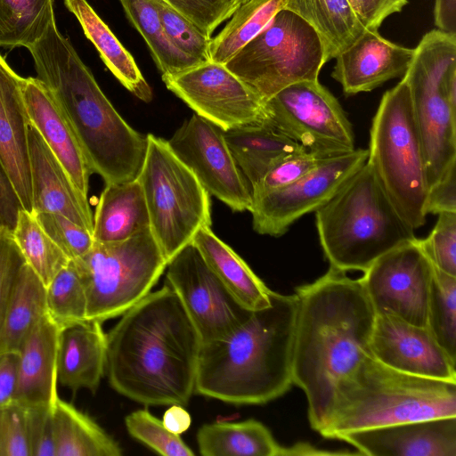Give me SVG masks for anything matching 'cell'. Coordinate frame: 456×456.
<instances>
[{
  "instance_id": "6da1fadb",
  "label": "cell",
  "mask_w": 456,
  "mask_h": 456,
  "mask_svg": "<svg viewBox=\"0 0 456 456\" xmlns=\"http://www.w3.org/2000/svg\"><path fill=\"white\" fill-rule=\"evenodd\" d=\"M295 294L292 383L304 391L309 423L320 432L338 384L370 354L376 314L361 280L332 267Z\"/></svg>"
},
{
  "instance_id": "7a4b0ae2",
  "label": "cell",
  "mask_w": 456,
  "mask_h": 456,
  "mask_svg": "<svg viewBox=\"0 0 456 456\" xmlns=\"http://www.w3.org/2000/svg\"><path fill=\"white\" fill-rule=\"evenodd\" d=\"M200 337L166 282L121 315L107 334L110 387L144 405H186L194 394Z\"/></svg>"
},
{
  "instance_id": "3957f363",
  "label": "cell",
  "mask_w": 456,
  "mask_h": 456,
  "mask_svg": "<svg viewBox=\"0 0 456 456\" xmlns=\"http://www.w3.org/2000/svg\"><path fill=\"white\" fill-rule=\"evenodd\" d=\"M37 78L69 122L93 174L105 183L136 179L147 134L130 126L100 88L90 69L57 28L53 16L43 36L26 46Z\"/></svg>"
},
{
  "instance_id": "277c9868",
  "label": "cell",
  "mask_w": 456,
  "mask_h": 456,
  "mask_svg": "<svg viewBox=\"0 0 456 456\" xmlns=\"http://www.w3.org/2000/svg\"><path fill=\"white\" fill-rule=\"evenodd\" d=\"M296 294L271 290L270 305L253 310L225 338L201 345L194 393L232 404H265L292 383Z\"/></svg>"
},
{
  "instance_id": "5b68a950",
  "label": "cell",
  "mask_w": 456,
  "mask_h": 456,
  "mask_svg": "<svg viewBox=\"0 0 456 456\" xmlns=\"http://www.w3.org/2000/svg\"><path fill=\"white\" fill-rule=\"evenodd\" d=\"M456 417V381L399 371L366 355L338 384L325 438L403 422Z\"/></svg>"
},
{
  "instance_id": "8992f818",
  "label": "cell",
  "mask_w": 456,
  "mask_h": 456,
  "mask_svg": "<svg viewBox=\"0 0 456 456\" xmlns=\"http://www.w3.org/2000/svg\"><path fill=\"white\" fill-rule=\"evenodd\" d=\"M319 241L330 267L364 272L379 256L416 238L367 161L315 211Z\"/></svg>"
},
{
  "instance_id": "52a82bcc",
  "label": "cell",
  "mask_w": 456,
  "mask_h": 456,
  "mask_svg": "<svg viewBox=\"0 0 456 456\" xmlns=\"http://www.w3.org/2000/svg\"><path fill=\"white\" fill-rule=\"evenodd\" d=\"M367 163L405 223L426 222L428 193L424 150L404 79L382 96L370 131Z\"/></svg>"
},
{
  "instance_id": "ba28073f",
  "label": "cell",
  "mask_w": 456,
  "mask_h": 456,
  "mask_svg": "<svg viewBox=\"0 0 456 456\" xmlns=\"http://www.w3.org/2000/svg\"><path fill=\"white\" fill-rule=\"evenodd\" d=\"M403 79L424 150L429 190L456 164V34L426 33Z\"/></svg>"
},
{
  "instance_id": "9c48e42d",
  "label": "cell",
  "mask_w": 456,
  "mask_h": 456,
  "mask_svg": "<svg viewBox=\"0 0 456 456\" xmlns=\"http://www.w3.org/2000/svg\"><path fill=\"white\" fill-rule=\"evenodd\" d=\"M147 206L150 230L168 263L211 227V200L194 174L175 155L167 141L147 134V150L137 177Z\"/></svg>"
},
{
  "instance_id": "30bf717a",
  "label": "cell",
  "mask_w": 456,
  "mask_h": 456,
  "mask_svg": "<svg viewBox=\"0 0 456 456\" xmlns=\"http://www.w3.org/2000/svg\"><path fill=\"white\" fill-rule=\"evenodd\" d=\"M84 284L89 320L121 316L147 296L167 262L150 228L125 240L94 242L73 260Z\"/></svg>"
},
{
  "instance_id": "8fae6325",
  "label": "cell",
  "mask_w": 456,
  "mask_h": 456,
  "mask_svg": "<svg viewBox=\"0 0 456 456\" xmlns=\"http://www.w3.org/2000/svg\"><path fill=\"white\" fill-rule=\"evenodd\" d=\"M327 61L315 30L283 8L224 65L266 101L294 83L318 80Z\"/></svg>"
},
{
  "instance_id": "7c38bea8",
  "label": "cell",
  "mask_w": 456,
  "mask_h": 456,
  "mask_svg": "<svg viewBox=\"0 0 456 456\" xmlns=\"http://www.w3.org/2000/svg\"><path fill=\"white\" fill-rule=\"evenodd\" d=\"M265 105L269 123L309 151L332 157L355 149L346 114L318 80L289 85L266 100Z\"/></svg>"
},
{
  "instance_id": "4fadbf2b",
  "label": "cell",
  "mask_w": 456,
  "mask_h": 456,
  "mask_svg": "<svg viewBox=\"0 0 456 456\" xmlns=\"http://www.w3.org/2000/svg\"><path fill=\"white\" fill-rule=\"evenodd\" d=\"M162 80L195 114L223 131L269 123L265 101L224 64L201 63Z\"/></svg>"
},
{
  "instance_id": "5bb4252c",
  "label": "cell",
  "mask_w": 456,
  "mask_h": 456,
  "mask_svg": "<svg viewBox=\"0 0 456 456\" xmlns=\"http://www.w3.org/2000/svg\"><path fill=\"white\" fill-rule=\"evenodd\" d=\"M166 282L178 296L202 344L222 339L250 314L191 242L167 265Z\"/></svg>"
},
{
  "instance_id": "9a60e30c",
  "label": "cell",
  "mask_w": 456,
  "mask_h": 456,
  "mask_svg": "<svg viewBox=\"0 0 456 456\" xmlns=\"http://www.w3.org/2000/svg\"><path fill=\"white\" fill-rule=\"evenodd\" d=\"M367 159L368 150L356 148L330 157L292 183L253 199L249 212L254 231L283 235L300 217L325 205Z\"/></svg>"
},
{
  "instance_id": "2e32d148",
  "label": "cell",
  "mask_w": 456,
  "mask_h": 456,
  "mask_svg": "<svg viewBox=\"0 0 456 456\" xmlns=\"http://www.w3.org/2000/svg\"><path fill=\"white\" fill-rule=\"evenodd\" d=\"M363 273L360 280L376 315L427 326L433 265L418 238L385 253Z\"/></svg>"
},
{
  "instance_id": "e0dca14e",
  "label": "cell",
  "mask_w": 456,
  "mask_h": 456,
  "mask_svg": "<svg viewBox=\"0 0 456 456\" xmlns=\"http://www.w3.org/2000/svg\"><path fill=\"white\" fill-rule=\"evenodd\" d=\"M167 143L209 195L233 211L250 210L251 186L239 168L221 128L194 114Z\"/></svg>"
},
{
  "instance_id": "ac0fdd59",
  "label": "cell",
  "mask_w": 456,
  "mask_h": 456,
  "mask_svg": "<svg viewBox=\"0 0 456 456\" xmlns=\"http://www.w3.org/2000/svg\"><path fill=\"white\" fill-rule=\"evenodd\" d=\"M370 354L402 372L456 381V362L439 346L427 327L390 314L376 315Z\"/></svg>"
},
{
  "instance_id": "d6986e66",
  "label": "cell",
  "mask_w": 456,
  "mask_h": 456,
  "mask_svg": "<svg viewBox=\"0 0 456 456\" xmlns=\"http://www.w3.org/2000/svg\"><path fill=\"white\" fill-rule=\"evenodd\" d=\"M362 455L456 456V417L435 418L339 436Z\"/></svg>"
},
{
  "instance_id": "ffe728a7",
  "label": "cell",
  "mask_w": 456,
  "mask_h": 456,
  "mask_svg": "<svg viewBox=\"0 0 456 456\" xmlns=\"http://www.w3.org/2000/svg\"><path fill=\"white\" fill-rule=\"evenodd\" d=\"M414 48L384 38L379 30L365 29L346 49L336 56L331 77L346 95L370 92L406 72Z\"/></svg>"
},
{
  "instance_id": "44dd1931",
  "label": "cell",
  "mask_w": 456,
  "mask_h": 456,
  "mask_svg": "<svg viewBox=\"0 0 456 456\" xmlns=\"http://www.w3.org/2000/svg\"><path fill=\"white\" fill-rule=\"evenodd\" d=\"M24 77L0 54V161L24 210L34 215L28 152V125L23 94Z\"/></svg>"
},
{
  "instance_id": "7402d4cb",
  "label": "cell",
  "mask_w": 456,
  "mask_h": 456,
  "mask_svg": "<svg viewBox=\"0 0 456 456\" xmlns=\"http://www.w3.org/2000/svg\"><path fill=\"white\" fill-rule=\"evenodd\" d=\"M28 152L34 215L40 212L60 214L93 233L94 216L87 197L76 188L30 121Z\"/></svg>"
},
{
  "instance_id": "603a6c76",
  "label": "cell",
  "mask_w": 456,
  "mask_h": 456,
  "mask_svg": "<svg viewBox=\"0 0 456 456\" xmlns=\"http://www.w3.org/2000/svg\"><path fill=\"white\" fill-rule=\"evenodd\" d=\"M60 328L45 314L33 327L19 351L14 401L25 407L53 410L59 398L58 349Z\"/></svg>"
},
{
  "instance_id": "cb8c5ba5",
  "label": "cell",
  "mask_w": 456,
  "mask_h": 456,
  "mask_svg": "<svg viewBox=\"0 0 456 456\" xmlns=\"http://www.w3.org/2000/svg\"><path fill=\"white\" fill-rule=\"evenodd\" d=\"M22 94L30 123L61 162L76 188L87 197L93 173L69 122L37 77L24 78Z\"/></svg>"
},
{
  "instance_id": "d4e9b609",
  "label": "cell",
  "mask_w": 456,
  "mask_h": 456,
  "mask_svg": "<svg viewBox=\"0 0 456 456\" xmlns=\"http://www.w3.org/2000/svg\"><path fill=\"white\" fill-rule=\"evenodd\" d=\"M101 322L86 319L61 330L58 349V381L73 391L94 393L106 372L107 334Z\"/></svg>"
},
{
  "instance_id": "484cf974",
  "label": "cell",
  "mask_w": 456,
  "mask_h": 456,
  "mask_svg": "<svg viewBox=\"0 0 456 456\" xmlns=\"http://www.w3.org/2000/svg\"><path fill=\"white\" fill-rule=\"evenodd\" d=\"M149 228L147 206L138 179L105 183L94 216V240L121 241Z\"/></svg>"
},
{
  "instance_id": "4316f807",
  "label": "cell",
  "mask_w": 456,
  "mask_h": 456,
  "mask_svg": "<svg viewBox=\"0 0 456 456\" xmlns=\"http://www.w3.org/2000/svg\"><path fill=\"white\" fill-rule=\"evenodd\" d=\"M192 243L232 296L247 309L258 310L270 305L271 289L248 264L211 227L200 229Z\"/></svg>"
},
{
  "instance_id": "83f0119b",
  "label": "cell",
  "mask_w": 456,
  "mask_h": 456,
  "mask_svg": "<svg viewBox=\"0 0 456 456\" xmlns=\"http://www.w3.org/2000/svg\"><path fill=\"white\" fill-rule=\"evenodd\" d=\"M224 136L251 187L283 158L306 150L268 122L224 131Z\"/></svg>"
},
{
  "instance_id": "f1b7e54d",
  "label": "cell",
  "mask_w": 456,
  "mask_h": 456,
  "mask_svg": "<svg viewBox=\"0 0 456 456\" xmlns=\"http://www.w3.org/2000/svg\"><path fill=\"white\" fill-rule=\"evenodd\" d=\"M67 9L77 18L86 37L115 77L134 96L151 102L152 89L142 76L132 54L122 45L87 0H64Z\"/></svg>"
},
{
  "instance_id": "f546056e",
  "label": "cell",
  "mask_w": 456,
  "mask_h": 456,
  "mask_svg": "<svg viewBox=\"0 0 456 456\" xmlns=\"http://www.w3.org/2000/svg\"><path fill=\"white\" fill-rule=\"evenodd\" d=\"M283 8L296 13L315 30L328 61L365 30L348 0H283Z\"/></svg>"
},
{
  "instance_id": "4dcf8cb0",
  "label": "cell",
  "mask_w": 456,
  "mask_h": 456,
  "mask_svg": "<svg viewBox=\"0 0 456 456\" xmlns=\"http://www.w3.org/2000/svg\"><path fill=\"white\" fill-rule=\"evenodd\" d=\"M196 439L203 456H282L283 447L255 419L205 424Z\"/></svg>"
},
{
  "instance_id": "1f68e13d",
  "label": "cell",
  "mask_w": 456,
  "mask_h": 456,
  "mask_svg": "<svg viewBox=\"0 0 456 456\" xmlns=\"http://www.w3.org/2000/svg\"><path fill=\"white\" fill-rule=\"evenodd\" d=\"M56 456H120L119 444L88 415L58 398L53 411Z\"/></svg>"
},
{
  "instance_id": "d6a6232c",
  "label": "cell",
  "mask_w": 456,
  "mask_h": 456,
  "mask_svg": "<svg viewBox=\"0 0 456 456\" xmlns=\"http://www.w3.org/2000/svg\"><path fill=\"white\" fill-rule=\"evenodd\" d=\"M45 292L44 283L25 263L0 326V356L19 353L33 327L46 314Z\"/></svg>"
},
{
  "instance_id": "836d02e7",
  "label": "cell",
  "mask_w": 456,
  "mask_h": 456,
  "mask_svg": "<svg viewBox=\"0 0 456 456\" xmlns=\"http://www.w3.org/2000/svg\"><path fill=\"white\" fill-rule=\"evenodd\" d=\"M129 21L142 35L161 77L201 64L179 51L167 37L153 0H119Z\"/></svg>"
},
{
  "instance_id": "e575fe53",
  "label": "cell",
  "mask_w": 456,
  "mask_h": 456,
  "mask_svg": "<svg viewBox=\"0 0 456 456\" xmlns=\"http://www.w3.org/2000/svg\"><path fill=\"white\" fill-rule=\"evenodd\" d=\"M281 9L283 0H248L242 4L217 36L211 38L210 61L225 64Z\"/></svg>"
},
{
  "instance_id": "d590c367",
  "label": "cell",
  "mask_w": 456,
  "mask_h": 456,
  "mask_svg": "<svg viewBox=\"0 0 456 456\" xmlns=\"http://www.w3.org/2000/svg\"><path fill=\"white\" fill-rule=\"evenodd\" d=\"M26 264L45 288L70 259L50 238L35 215L21 208L12 234Z\"/></svg>"
},
{
  "instance_id": "8d00e7d4",
  "label": "cell",
  "mask_w": 456,
  "mask_h": 456,
  "mask_svg": "<svg viewBox=\"0 0 456 456\" xmlns=\"http://www.w3.org/2000/svg\"><path fill=\"white\" fill-rule=\"evenodd\" d=\"M426 327L456 362V277L434 266Z\"/></svg>"
},
{
  "instance_id": "74e56055",
  "label": "cell",
  "mask_w": 456,
  "mask_h": 456,
  "mask_svg": "<svg viewBox=\"0 0 456 456\" xmlns=\"http://www.w3.org/2000/svg\"><path fill=\"white\" fill-rule=\"evenodd\" d=\"M46 314L60 328L86 320V289L73 260H70L46 287Z\"/></svg>"
},
{
  "instance_id": "f35d334b",
  "label": "cell",
  "mask_w": 456,
  "mask_h": 456,
  "mask_svg": "<svg viewBox=\"0 0 456 456\" xmlns=\"http://www.w3.org/2000/svg\"><path fill=\"white\" fill-rule=\"evenodd\" d=\"M129 435L148 448L164 456H193V451L183 439L171 433L162 420L146 409L132 411L125 418Z\"/></svg>"
},
{
  "instance_id": "ab89813d",
  "label": "cell",
  "mask_w": 456,
  "mask_h": 456,
  "mask_svg": "<svg viewBox=\"0 0 456 456\" xmlns=\"http://www.w3.org/2000/svg\"><path fill=\"white\" fill-rule=\"evenodd\" d=\"M169 41L200 63L210 61L211 38L163 0H153Z\"/></svg>"
},
{
  "instance_id": "60d3db41",
  "label": "cell",
  "mask_w": 456,
  "mask_h": 456,
  "mask_svg": "<svg viewBox=\"0 0 456 456\" xmlns=\"http://www.w3.org/2000/svg\"><path fill=\"white\" fill-rule=\"evenodd\" d=\"M11 16L12 46L38 40L54 16L53 0H4Z\"/></svg>"
},
{
  "instance_id": "b9f144b4",
  "label": "cell",
  "mask_w": 456,
  "mask_h": 456,
  "mask_svg": "<svg viewBox=\"0 0 456 456\" xmlns=\"http://www.w3.org/2000/svg\"><path fill=\"white\" fill-rule=\"evenodd\" d=\"M419 243L434 267L456 277V213L438 214L430 234Z\"/></svg>"
},
{
  "instance_id": "7bdbcfd3",
  "label": "cell",
  "mask_w": 456,
  "mask_h": 456,
  "mask_svg": "<svg viewBox=\"0 0 456 456\" xmlns=\"http://www.w3.org/2000/svg\"><path fill=\"white\" fill-rule=\"evenodd\" d=\"M328 158L307 150L286 156L251 187L252 199L292 183Z\"/></svg>"
},
{
  "instance_id": "ee69618b",
  "label": "cell",
  "mask_w": 456,
  "mask_h": 456,
  "mask_svg": "<svg viewBox=\"0 0 456 456\" xmlns=\"http://www.w3.org/2000/svg\"><path fill=\"white\" fill-rule=\"evenodd\" d=\"M35 216L44 231L70 260L81 257L94 245L91 232L62 215L40 212L35 214Z\"/></svg>"
},
{
  "instance_id": "f6af8a7d",
  "label": "cell",
  "mask_w": 456,
  "mask_h": 456,
  "mask_svg": "<svg viewBox=\"0 0 456 456\" xmlns=\"http://www.w3.org/2000/svg\"><path fill=\"white\" fill-rule=\"evenodd\" d=\"M192 22L206 36L214 31L248 0H163Z\"/></svg>"
},
{
  "instance_id": "bcb514c9",
  "label": "cell",
  "mask_w": 456,
  "mask_h": 456,
  "mask_svg": "<svg viewBox=\"0 0 456 456\" xmlns=\"http://www.w3.org/2000/svg\"><path fill=\"white\" fill-rule=\"evenodd\" d=\"M0 456H30L26 407L16 401L0 409Z\"/></svg>"
},
{
  "instance_id": "7dc6e473",
  "label": "cell",
  "mask_w": 456,
  "mask_h": 456,
  "mask_svg": "<svg viewBox=\"0 0 456 456\" xmlns=\"http://www.w3.org/2000/svg\"><path fill=\"white\" fill-rule=\"evenodd\" d=\"M26 263L12 234H0V326L19 273Z\"/></svg>"
},
{
  "instance_id": "c3c4849f",
  "label": "cell",
  "mask_w": 456,
  "mask_h": 456,
  "mask_svg": "<svg viewBox=\"0 0 456 456\" xmlns=\"http://www.w3.org/2000/svg\"><path fill=\"white\" fill-rule=\"evenodd\" d=\"M53 409L26 407L30 456H56Z\"/></svg>"
},
{
  "instance_id": "681fc988",
  "label": "cell",
  "mask_w": 456,
  "mask_h": 456,
  "mask_svg": "<svg viewBox=\"0 0 456 456\" xmlns=\"http://www.w3.org/2000/svg\"><path fill=\"white\" fill-rule=\"evenodd\" d=\"M365 29L379 30L386 18L400 12L408 0H348Z\"/></svg>"
},
{
  "instance_id": "f907efd6",
  "label": "cell",
  "mask_w": 456,
  "mask_h": 456,
  "mask_svg": "<svg viewBox=\"0 0 456 456\" xmlns=\"http://www.w3.org/2000/svg\"><path fill=\"white\" fill-rule=\"evenodd\" d=\"M426 214L456 213V164L433 184L428 193Z\"/></svg>"
},
{
  "instance_id": "816d5d0a",
  "label": "cell",
  "mask_w": 456,
  "mask_h": 456,
  "mask_svg": "<svg viewBox=\"0 0 456 456\" xmlns=\"http://www.w3.org/2000/svg\"><path fill=\"white\" fill-rule=\"evenodd\" d=\"M22 208L12 181L0 161V232L12 234L18 214Z\"/></svg>"
},
{
  "instance_id": "f5cc1de1",
  "label": "cell",
  "mask_w": 456,
  "mask_h": 456,
  "mask_svg": "<svg viewBox=\"0 0 456 456\" xmlns=\"http://www.w3.org/2000/svg\"><path fill=\"white\" fill-rule=\"evenodd\" d=\"M19 353L0 356V409L14 401Z\"/></svg>"
},
{
  "instance_id": "db71d44e",
  "label": "cell",
  "mask_w": 456,
  "mask_h": 456,
  "mask_svg": "<svg viewBox=\"0 0 456 456\" xmlns=\"http://www.w3.org/2000/svg\"><path fill=\"white\" fill-rule=\"evenodd\" d=\"M434 19L436 29L456 34V0H436Z\"/></svg>"
},
{
  "instance_id": "11a10c76",
  "label": "cell",
  "mask_w": 456,
  "mask_h": 456,
  "mask_svg": "<svg viewBox=\"0 0 456 456\" xmlns=\"http://www.w3.org/2000/svg\"><path fill=\"white\" fill-rule=\"evenodd\" d=\"M162 422L167 430L179 436L190 428L191 418L183 405L172 404L165 411Z\"/></svg>"
},
{
  "instance_id": "9f6ffc18",
  "label": "cell",
  "mask_w": 456,
  "mask_h": 456,
  "mask_svg": "<svg viewBox=\"0 0 456 456\" xmlns=\"http://www.w3.org/2000/svg\"><path fill=\"white\" fill-rule=\"evenodd\" d=\"M0 45L12 46L11 16L4 0H0Z\"/></svg>"
},
{
  "instance_id": "6f0895ef",
  "label": "cell",
  "mask_w": 456,
  "mask_h": 456,
  "mask_svg": "<svg viewBox=\"0 0 456 456\" xmlns=\"http://www.w3.org/2000/svg\"><path fill=\"white\" fill-rule=\"evenodd\" d=\"M344 454V452H335L321 451L311 446L308 444H297L291 447L282 448V456L286 455H323V454Z\"/></svg>"
},
{
  "instance_id": "680465c9",
  "label": "cell",
  "mask_w": 456,
  "mask_h": 456,
  "mask_svg": "<svg viewBox=\"0 0 456 456\" xmlns=\"http://www.w3.org/2000/svg\"><path fill=\"white\" fill-rule=\"evenodd\" d=\"M1 233H3V232H0V234H1Z\"/></svg>"
}]
</instances>
